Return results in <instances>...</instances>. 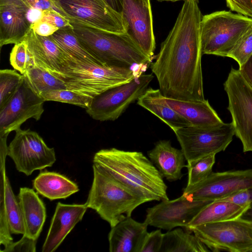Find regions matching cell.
<instances>
[{"label": "cell", "instance_id": "15", "mask_svg": "<svg viewBox=\"0 0 252 252\" xmlns=\"http://www.w3.org/2000/svg\"><path fill=\"white\" fill-rule=\"evenodd\" d=\"M44 101L24 78L16 94L0 110V135L20 128L29 119L39 120L44 111Z\"/></svg>", "mask_w": 252, "mask_h": 252}, {"label": "cell", "instance_id": "48", "mask_svg": "<svg viewBox=\"0 0 252 252\" xmlns=\"http://www.w3.org/2000/svg\"><path fill=\"white\" fill-rule=\"evenodd\" d=\"M158 1H172V2H175L177 1H180V0H184V1L186 0H194V1H198V0H157Z\"/></svg>", "mask_w": 252, "mask_h": 252}, {"label": "cell", "instance_id": "7", "mask_svg": "<svg viewBox=\"0 0 252 252\" xmlns=\"http://www.w3.org/2000/svg\"><path fill=\"white\" fill-rule=\"evenodd\" d=\"M210 250L252 252V222L241 217L202 224L190 228Z\"/></svg>", "mask_w": 252, "mask_h": 252}, {"label": "cell", "instance_id": "10", "mask_svg": "<svg viewBox=\"0 0 252 252\" xmlns=\"http://www.w3.org/2000/svg\"><path fill=\"white\" fill-rule=\"evenodd\" d=\"M224 88L235 135L241 140L244 152H252V88L239 69L232 67Z\"/></svg>", "mask_w": 252, "mask_h": 252}, {"label": "cell", "instance_id": "31", "mask_svg": "<svg viewBox=\"0 0 252 252\" xmlns=\"http://www.w3.org/2000/svg\"><path fill=\"white\" fill-rule=\"evenodd\" d=\"M24 80V75L15 69L0 70V110L16 94Z\"/></svg>", "mask_w": 252, "mask_h": 252}, {"label": "cell", "instance_id": "19", "mask_svg": "<svg viewBox=\"0 0 252 252\" xmlns=\"http://www.w3.org/2000/svg\"><path fill=\"white\" fill-rule=\"evenodd\" d=\"M24 40L31 52L35 64L51 73H61L69 65V58L51 36L37 34L31 28Z\"/></svg>", "mask_w": 252, "mask_h": 252}, {"label": "cell", "instance_id": "44", "mask_svg": "<svg viewBox=\"0 0 252 252\" xmlns=\"http://www.w3.org/2000/svg\"><path fill=\"white\" fill-rule=\"evenodd\" d=\"M44 11L41 10L30 7L27 14V16L30 23L33 24L40 21L43 17Z\"/></svg>", "mask_w": 252, "mask_h": 252}, {"label": "cell", "instance_id": "4", "mask_svg": "<svg viewBox=\"0 0 252 252\" xmlns=\"http://www.w3.org/2000/svg\"><path fill=\"white\" fill-rule=\"evenodd\" d=\"M94 178L85 203L109 223L111 227L131 217L133 211L148 199L139 194L93 164Z\"/></svg>", "mask_w": 252, "mask_h": 252}, {"label": "cell", "instance_id": "22", "mask_svg": "<svg viewBox=\"0 0 252 252\" xmlns=\"http://www.w3.org/2000/svg\"><path fill=\"white\" fill-rule=\"evenodd\" d=\"M18 197L25 227L23 235L37 240L46 218L45 205L38 194L29 188H21Z\"/></svg>", "mask_w": 252, "mask_h": 252}, {"label": "cell", "instance_id": "43", "mask_svg": "<svg viewBox=\"0 0 252 252\" xmlns=\"http://www.w3.org/2000/svg\"><path fill=\"white\" fill-rule=\"evenodd\" d=\"M239 70L246 81L252 88V55L241 66Z\"/></svg>", "mask_w": 252, "mask_h": 252}, {"label": "cell", "instance_id": "49", "mask_svg": "<svg viewBox=\"0 0 252 252\" xmlns=\"http://www.w3.org/2000/svg\"><path fill=\"white\" fill-rule=\"evenodd\" d=\"M30 7L32 6L35 0H24Z\"/></svg>", "mask_w": 252, "mask_h": 252}, {"label": "cell", "instance_id": "28", "mask_svg": "<svg viewBox=\"0 0 252 252\" xmlns=\"http://www.w3.org/2000/svg\"><path fill=\"white\" fill-rule=\"evenodd\" d=\"M51 36L69 60L104 65L83 46L71 25L58 30Z\"/></svg>", "mask_w": 252, "mask_h": 252}, {"label": "cell", "instance_id": "37", "mask_svg": "<svg viewBox=\"0 0 252 252\" xmlns=\"http://www.w3.org/2000/svg\"><path fill=\"white\" fill-rule=\"evenodd\" d=\"M36 241L23 235L21 239L17 242H12L4 248L1 252H35Z\"/></svg>", "mask_w": 252, "mask_h": 252}, {"label": "cell", "instance_id": "9", "mask_svg": "<svg viewBox=\"0 0 252 252\" xmlns=\"http://www.w3.org/2000/svg\"><path fill=\"white\" fill-rule=\"evenodd\" d=\"M154 78L153 74L143 73L130 81L110 88L93 97L86 112L93 119L115 121L129 105L141 97Z\"/></svg>", "mask_w": 252, "mask_h": 252}, {"label": "cell", "instance_id": "47", "mask_svg": "<svg viewBox=\"0 0 252 252\" xmlns=\"http://www.w3.org/2000/svg\"><path fill=\"white\" fill-rule=\"evenodd\" d=\"M240 217L252 222V201L248 206Z\"/></svg>", "mask_w": 252, "mask_h": 252}, {"label": "cell", "instance_id": "18", "mask_svg": "<svg viewBox=\"0 0 252 252\" xmlns=\"http://www.w3.org/2000/svg\"><path fill=\"white\" fill-rule=\"evenodd\" d=\"M88 208L86 203L65 204L58 202L42 252L55 251L76 224L82 220Z\"/></svg>", "mask_w": 252, "mask_h": 252}, {"label": "cell", "instance_id": "14", "mask_svg": "<svg viewBox=\"0 0 252 252\" xmlns=\"http://www.w3.org/2000/svg\"><path fill=\"white\" fill-rule=\"evenodd\" d=\"M121 15L125 33L152 62L156 41L151 4L144 0H123Z\"/></svg>", "mask_w": 252, "mask_h": 252}, {"label": "cell", "instance_id": "42", "mask_svg": "<svg viewBox=\"0 0 252 252\" xmlns=\"http://www.w3.org/2000/svg\"><path fill=\"white\" fill-rule=\"evenodd\" d=\"M31 28L37 34L43 36H50L59 30L49 23L42 21L33 24Z\"/></svg>", "mask_w": 252, "mask_h": 252}, {"label": "cell", "instance_id": "21", "mask_svg": "<svg viewBox=\"0 0 252 252\" xmlns=\"http://www.w3.org/2000/svg\"><path fill=\"white\" fill-rule=\"evenodd\" d=\"M148 155L163 178L170 182L182 178L186 159L182 150L173 147L169 140L157 142Z\"/></svg>", "mask_w": 252, "mask_h": 252}, {"label": "cell", "instance_id": "24", "mask_svg": "<svg viewBox=\"0 0 252 252\" xmlns=\"http://www.w3.org/2000/svg\"><path fill=\"white\" fill-rule=\"evenodd\" d=\"M137 103L168 125L173 131L190 126V123L169 107L159 89L149 88L140 97Z\"/></svg>", "mask_w": 252, "mask_h": 252}, {"label": "cell", "instance_id": "50", "mask_svg": "<svg viewBox=\"0 0 252 252\" xmlns=\"http://www.w3.org/2000/svg\"><path fill=\"white\" fill-rule=\"evenodd\" d=\"M144 0L146 1V2L147 3L149 4H150V0Z\"/></svg>", "mask_w": 252, "mask_h": 252}, {"label": "cell", "instance_id": "1", "mask_svg": "<svg viewBox=\"0 0 252 252\" xmlns=\"http://www.w3.org/2000/svg\"><path fill=\"white\" fill-rule=\"evenodd\" d=\"M198 1L186 0L150 68L165 97L181 100L205 99L201 67Z\"/></svg>", "mask_w": 252, "mask_h": 252}, {"label": "cell", "instance_id": "39", "mask_svg": "<svg viewBox=\"0 0 252 252\" xmlns=\"http://www.w3.org/2000/svg\"><path fill=\"white\" fill-rule=\"evenodd\" d=\"M217 200L229 201L242 206L247 207L252 201V187L238 191Z\"/></svg>", "mask_w": 252, "mask_h": 252}, {"label": "cell", "instance_id": "41", "mask_svg": "<svg viewBox=\"0 0 252 252\" xmlns=\"http://www.w3.org/2000/svg\"><path fill=\"white\" fill-rule=\"evenodd\" d=\"M41 21L48 22L58 29L71 26L68 20L55 10L44 11L43 17Z\"/></svg>", "mask_w": 252, "mask_h": 252}, {"label": "cell", "instance_id": "34", "mask_svg": "<svg viewBox=\"0 0 252 252\" xmlns=\"http://www.w3.org/2000/svg\"><path fill=\"white\" fill-rule=\"evenodd\" d=\"M9 61L13 68L22 74L35 65L33 57L24 40L14 45L10 54Z\"/></svg>", "mask_w": 252, "mask_h": 252}, {"label": "cell", "instance_id": "17", "mask_svg": "<svg viewBox=\"0 0 252 252\" xmlns=\"http://www.w3.org/2000/svg\"><path fill=\"white\" fill-rule=\"evenodd\" d=\"M30 7L24 0H0V47L24 40L32 24L27 16Z\"/></svg>", "mask_w": 252, "mask_h": 252}, {"label": "cell", "instance_id": "12", "mask_svg": "<svg viewBox=\"0 0 252 252\" xmlns=\"http://www.w3.org/2000/svg\"><path fill=\"white\" fill-rule=\"evenodd\" d=\"M55 10L65 18L105 31L125 33L121 15L104 0H52Z\"/></svg>", "mask_w": 252, "mask_h": 252}, {"label": "cell", "instance_id": "36", "mask_svg": "<svg viewBox=\"0 0 252 252\" xmlns=\"http://www.w3.org/2000/svg\"><path fill=\"white\" fill-rule=\"evenodd\" d=\"M163 238L160 229L148 232L144 240L141 252H160Z\"/></svg>", "mask_w": 252, "mask_h": 252}, {"label": "cell", "instance_id": "46", "mask_svg": "<svg viewBox=\"0 0 252 252\" xmlns=\"http://www.w3.org/2000/svg\"><path fill=\"white\" fill-rule=\"evenodd\" d=\"M104 1L113 10L121 15L123 0H104Z\"/></svg>", "mask_w": 252, "mask_h": 252}, {"label": "cell", "instance_id": "23", "mask_svg": "<svg viewBox=\"0 0 252 252\" xmlns=\"http://www.w3.org/2000/svg\"><path fill=\"white\" fill-rule=\"evenodd\" d=\"M166 104L191 126H210L223 122L208 100H181L164 96Z\"/></svg>", "mask_w": 252, "mask_h": 252}, {"label": "cell", "instance_id": "5", "mask_svg": "<svg viewBox=\"0 0 252 252\" xmlns=\"http://www.w3.org/2000/svg\"><path fill=\"white\" fill-rule=\"evenodd\" d=\"M69 60L63 72L51 73L63 80L67 89L92 97L144 73L140 70Z\"/></svg>", "mask_w": 252, "mask_h": 252}, {"label": "cell", "instance_id": "20", "mask_svg": "<svg viewBox=\"0 0 252 252\" xmlns=\"http://www.w3.org/2000/svg\"><path fill=\"white\" fill-rule=\"evenodd\" d=\"M148 224L138 222L131 217L111 227L108 234L110 252H141L145 238L148 232Z\"/></svg>", "mask_w": 252, "mask_h": 252}, {"label": "cell", "instance_id": "30", "mask_svg": "<svg viewBox=\"0 0 252 252\" xmlns=\"http://www.w3.org/2000/svg\"><path fill=\"white\" fill-rule=\"evenodd\" d=\"M23 75L32 89L39 96L50 91L67 89L65 83L60 78L35 64Z\"/></svg>", "mask_w": 252, "mask_h": 252}, {"label": "cell", "instance_id": "32", "mask_svg": "<svg viewBox=\"0 0 252 252\" xmlns=\"http://www.w3.org/2000/svg\"><path fill=\"white\" fill-rule=\"evenodd\" d=\"M40 96L45 101H54L67 103L86 109L89 107L93 98L68 89L50 91L41 94Z\"/></svg>", "mask_w": 252, "mask_h": 252}, {"label": "cell", "instance_id": "2", "mask_svg": "<svg viewBox=\"0 0 252 252\" xmlns=\"http://www.w3.org/2000/svg\"><path fill=\"white\" fill-rule=\"evenodd\" d=\"M93 163L149 201L169 199L163 177L142 152L101 149L95 154Z\"/></svg>", "mask_w": 252, "mask_h": 252}, {"label": "cell", "instance_id": "26", "mask_svg": "<svg viewBox=\"0 0 252 252\" xmlns=\"http://www.w3.org/2000/svg\"><path fill=\"white\" fill-rule=\"evenodd\" d=\"M248 206L224 200H215L203 207L185 228H190L209 222L237 218L241 216Z\"/></svg>", "mask_w": 252, "mask_h": 252}, {"label": "cell", "instance_id": "8", "mask_svg": "<svg viewBox=\"0 0 252 252\" xmlns=\"http://www.w3.org/2000/svg\"><path fill=\"white\" fill-rule=\"evenodd\" d=\"M174 133L187 162L224 151L233 139L232 123L216 126H189Z\"/></svg>", "mask_w": 252, "mask_h": 252}, {"label": "cell", "instance_id": "11", "mask_svg": "<svg viewBox=\"0 0 252 252\" xmlns=\"http://www.w3.org/2000/svg\"><path fill=\"white\" fill-rule=\"evenodd\" d=\"M15 131L7 156L13 160L19 172L29 176L35 170L53 165L56 160L54 149L49 147L36 132L20 128Z\"/></svg>", "mask_w": 252, "mask_h": 252}, {"label": "cell", "instance_id": "29", "mask_svg": "<svg viewBox=\"0 0 252 252\" xmlns=\"http://www.w3.org/2000/svg\"><path fill=\"white\" fill-rule=\"evenodd\" d=\"M190 231L182 228L163 233L160 252H207L210 250Z\"/></svg>", "mask_w": 252, "mask_h": 252}, {"label": "cell", "instance_id": "13", "mask_svg": "<svg viewBox=\"0 0 252 252\" xmlns=\"http://www.w3.org/2000/svg\"><path fill=\"white\" fill-rule=\"evenodd\" d=\"M252 187V169L212 172L205 179L187 186L183 194L193 200L214 201Z\"/></svg>", "mask_w": 252, "mask_h": 252}, {"label": "cell", "instance_id": "6", "mask_svg": "<svg viewBox=\"0 0 252 252\" xmlns=\"http://www.w3.org/2000/svg\"><path fill=\"white\" fill-rule=\"evenodd\" d=\"M252 28V18L230 11H218L202 17V55L227 57L239 38Z\"/></svg>", "mask_w": 252, "mask_h": 252}, {"label": "cell", "instance_id": "27", "mask_svg": "<svg viewBox=\"0 0 252 252\" xmlns=\"http://www.w3.org/2000/svg\"><path fill=\"white\" fill-rule=\"evenodd\" d=\"M0 204L5 208L11 234H24L25 227L19 201L6 175L5 164H0Z\"/></svg>", "mask_w": 252, "mask_h": 252}, {"label": "cell", "instance_id": "40", "mask_svg": "<svg viewBox=\"0 0 252 252\" xmlns=\"http://www.w3.org/2000/svg\"><path fill=\"white\" fill-rule=\"evenodd\" d=\"M227 6L232 11L252 18V0H225Z\"/></svg>", "mask_w": 252, "mask_h": 252}, {"label": "cell", "instance_id": "38", "mask_svg": "<svg viewBox=\"0 0 252 252\" xmlns=\"http://www.w3.org/2000/svg\"><path fill=\"white\" fill-rule=\"evenodd\" d=\"M4 206L0 204V244L6 247L13 242Z\"/></svg>", "mask_w": 252, "mask_h": 252}, {"label": "cell", "instance_id": "25", "mask_svg": "<svg viewBox=\"0 0 252 252\" xmlns=\"http://www.w3.org/2000/svg\"><path fill=\"white\" fill-rule=\"evenodd\" d=\"M32 185L37 192L51 201L65 199L79 190L76 183L55 172H40Z\"/></svg>", "mask_w": 252, "mask_h": 252}, {"label": "cell", "instance_id": "45", "mask_svg": "<svg viewBox=\"0 0 252 252\" xmlns=\"http://www.w3.org/2000/svg\"><path fill=\"white\" fill-rule=\"evenodd\" d=\"M32 7L43 11L55 10V7L52 0H35Z\"/></svg>", "mask_w": 252, "mask_h": 252}, {"label": "cell", "instance_id": "51", "mask_svg": "<svg viewBox=\"0 0 252 252\" xmlns=\"http://www.w3.org/2000/svg\"></svg>", "mask_w": 252, "mask_h": 252}, {"label": "cell", "instance_id": "16", "mask_svg": "<svg viewBox=\"0 0 252 252\" xmlns=\"http://www.w3.org/2000/svg\"><path fill=\"white\" fill-rule=\"evenodd\" d=\"M211 202L191 199L182 194L175 199L162 200L148 208L144 221L149 225L168 231L178 226L186 228L199 211Z\"/></svg>", "mask_w": 252, "mask_h": 252}, {"label": "cell", "instance_id": "3", "mask_svg": "<svg viewBox=\"0 0 252 252\" xmlns=\"http://www.w3.org/2000/svg\"><path fill=\"white\" fill-rule=\"evenodd\" d=\"M83 46L104 65L144 72L152 61L126 33L109 32L66 18Z\"/></svg>", "mask_w": 252, "mask_h": 252}, {"label": "cell", "instance_id": "33", "mask_svg": "<svg viewBox=\"0 0 252 252\" xmlns=\"http://www.w3.org/2000/svg\"><path fill=\"white\" fill-rule=\"evenodd\" d=\"M215 154L188 162V181L187 186L196 184L205 179L213 171Z\"/></svg>", "mask_w": 252, "mask_h": 252}, {"label": "cell", "instance_id": "35", "mask_svg": "<svg viewBox=\"0 0 252 252\" xmlns=\"http://www.w3.org/2000/svg\"><path fill=\"white\" fill-rule=\"evenodd\" d=\"M252 55V28L247 31L237 41L227 57L235 60L239 66Z\"/></svg>", "mask_w": 252, "mask_h": 252}]
</instances>
